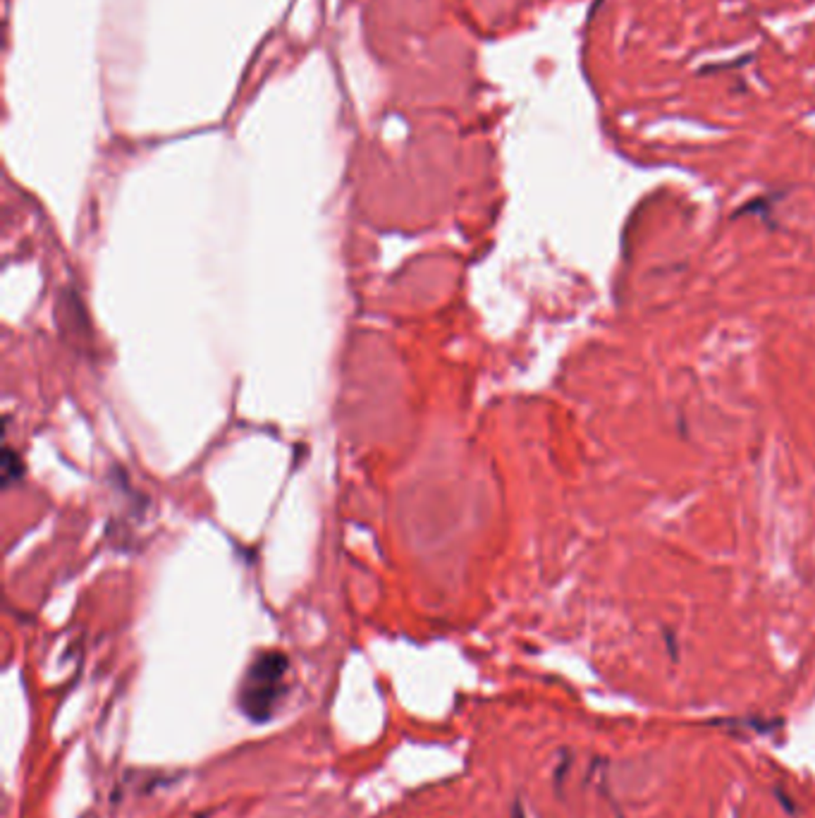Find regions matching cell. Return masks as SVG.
<instances>
[{"label":"cell","mask_w":815,"mask_h":818,"mask_svg":"<svg viewBox=\"0 0 815 818\" xmlns=\"http://www.w3.org/2000/svg\"><path fill=\"white\" fill-rule=\"evenodd\" d=\"M289 661L280 651H263L253 658L239 684V708L252 723H266L288 691Z\"/></svg>","instance_id":"cell-1"},{"label":"cell","mask_w":815,"mask_h":818,"mask_svg":"<svg viewBox=\"0 0 815 818\" xmlns=\"http://www.w3.org/2000/svg\"><path fill=\"white\" fill-rule=\"evenodd\" d=\"M3 465H5V486L10 488L13 486V474L22 476V462L14 458L13 450H5V455H3Z\"/></svg>","instance_id":"cell-2"}]
</instances>
